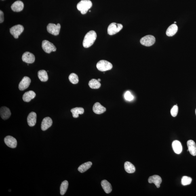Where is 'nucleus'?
I'll list each match as a JSON object with an SVG mask.
<instances>
[{"label":"nucleus","instance_id":"4468645a","mask_svg":"<svg viewBox=\"0 0 196 196\" xmlns=\"http://www.w3.org/2000/svg\"><path fill=\"white\" fill-rule=\"evenodd\" d=\"M0 115L2 119L4 120H6L9 119L11 115L10 110L9 108L3 106L0 109Z\"/></svg>","mask_w":196,"mask_h":196},{"label":"nucleus","instance_id":"dca6fc26","mask_svg":"<svg viewBox=\"0 0 196 196\" xmlns=\"http://www.w3.org/2000/svg\"><path fill=\"white\" fill-rule=\"evenodd\" d=\"M24 8V4L20 1H16L11 5V9L13 11L19 12L23 10Z\"/></svg>","mask_w":196,"mask_h":196},{"label":"nucleus","instance_id":"9b49d317","mask_svg":"<svg viewBox=\"0 0 196 196\" xmlns=\"http://www.w3.org/2000/svg\"><path fill=\"white\" fill-rule=\"evenodd\" d=\"M4 141L8 147L15 148L16 147L17 141L16 139L11 136H7L5 138Z\"/></svg>","mask_w":196,"mask_h":196},{"label":"nucleus","instance_id":"6ab92c4d","mask_svg":"<svg viewBox=\"0 0 196 196\" xmlns=\"http://www.w3.org/2000/svg\"><path fill=\"white\" fill-rule=\"evenodd\" d=\"M36 94L34 91H30L25 93L23 96V100L24 102H29L36 96Z\"/></svg>","mask_w":196,"mask_h":196},{"label":"nucleus","instance_id":"2eb2a0df","mask_svg":"<svg viewBox=\"0 0 196 196\" xmlns=\"http://www.w3.org/2000/svg\"><path fill=\"white\" fill-rule=\"evenodd\" d=\"M37 115L35 112H31L28 115L27 120L29 126L34 127L37 123Z\"/></svg>","mask_w":196,"mask_h":196},{"label":"nucleus","instance_id":"4be33fe9","mask_svg":"<svg viewBox=\"0 0 196 196\" xmlns=\"http://www.w3.org/2000/svg\"><path fill=\"white\" fill-rule=\"evenodd\" d=\"M102 186L103 189L106 193L109 194L112 191V188L111 184L107 180H104L101 182Z\"/></svg>","mask_w":196,"mask_h":196},{"label":"nucleus","instance_id":"9d476101","mask_svg":"<svg viewBox=\"0 0 196 196\" xmlns=\"http://www.w3.org/2000/svg\"><path fill=\"white\" fill-rule=\"evenodd\" d=\"M23 62L28 64H32L35 62V56L32 53L26 52L24 53L22 56Z\"/></svg>","mask_w":196,"mask_h":196},{"label":"nucleus","instance_id":"b1692460","mask_svg":"<svg viewBox=\"0 0 196 196\" xmlns=\"http://www.w3.org/2000/svg\"><path fill=\"white\" fill-rule=\"evenodd\" d=\"M92 165V163L91 162H85L80 166L78 169V170L81 173H84L90 168Z\"/></svg>","mask_w":196,"mask_h":196},{"label":"nucleus","instance_id":"7c9ffc66","mask_svg":"<svg viewBox=\"0 0 196 196\" xmlns=\"http://www.w3.org/2000/svg\"><path fill=\"white\" fill-rule=\"evenodd\" d=\"M178 111V106L177 105H175L171 110V114L173 117H176L177 115Z\"/></svg>","mask_w":196,"mask_h":196},{"label":"nucleus","instance_id":"393cba45","mask_svg":"<svg viewBox=\"0 0 196 196\" xmlns=\"http://www.w3.org/2000/svg\"><path fill=\"white\" fill-rule=\"evenodd\" d=\"M124 168L126 172L128 173H133L136 171V168L134 165L129 162H125Z\"/></svg>","mask_w":196,"mask_h":196},{"label":"nucleus","instance_id":"a211bd4d","mask_svg":"<svg viewBox=\"0 0 196 196\" xmlns=\"http://www.w3.org/2000/svg\"><path fill=\"white\" fill-rule=\"evenodd\" d=\"M188 151L193 156L196 155V146L195 143L192 140H188L187 142Z\"/></svg>","mask_w":196,"mask_h":196},{"label":"nucleus","instance_id":"f704fd0d","mask_svg":"<svg viewBox=\"0 0 196 196\" xmlns=\"http://www.w3.org/2000/svg\"><path fill=\"white\" fill-rule=\"evenodd\" d=\"M176 22H174V24H176Z\"/></svg>","mask_w":196,"mask_h":196},{"label":"nucleus","instance_id":"20e7f679","mask_svg":"<svg viewBox=\"0 0 196 196\" xmlns=\"http://www.w3.org/2000/svg\"><path fill=\"white\" fill-rule=\"evenodd\" d=\"M123 26L121 24L112 23L108 28V33L109 35H112L118 33L122 29Z\"/></svg>","mask_w":196,"mask_h":196},{"label":"nucleus","instance_id":"f257e3e1","mask_svg":"<svg viewBox=\"0 0 196 196\" xmlns=\"http://www.w3.org/2000/svg\"><path fill=\"white\" fill-rule=\"evenodd\" d=\"M97 38V34L94 31L92 30L86 34L83 41V46L85 48L90 47L94 44Z\"/></svg>","mask_w":196,"mask_h":196},{"label":"nucleus","instance_id":"f03ea898","mask_svg":"<svg viewBox=\"0 0 196 196\" xmlns=\"http://www.w3.org/2000/svg\"><path fill=\"white\" fill-rule=\"evenodd\" d=\"M92 6V2L90 0H82L77 4V7L81 14H85Z\"/></svg>","mask_w":196,"mask_h":196},{"label":"nucleus","instance_id":"0eeeda50","mask_svg":"<svg viewBox=\"0 0 196 196\" xmlns=\"http://www.w3.org/2000/svg\"><path fill=\"white\" fill-rule=\"evenodd\" d=\"M24 28L21 25L18 24L10 28V32L15 38L18 39L19 36L23 31Z\"/></svg>","mask_w":196,"mask_h":196},{"label":"nucleus","instance_id":"f8f14e48","mask_svg":"<svg viewBox=\"0 0 196 196\" xmlns=\"http://www.w3.org/2000/svg\"><path fill=\"white\" fill-rule=\"evenodd\" d=\"M52 124V119L49 117H46L43 120L41 124V129L43 131H45L50 127Z\"/></svg>","mask_w":196,"mask_h":196},{"label":"nucleus","instance_id":"39448f33","mask_svg":"<svg viewBox=\"0 0 196 196\" xmlns=\"http://www.w3.org/2000/svg\"><path fill=\"white\" fill-rule=\"evenodd\" d=\"M42 48L45 52L48 54H50L52 52H55L56 50V48L55 45L47 40H44L42 41Z\"/></svg>","mask_w":196,"mask_h":196},{"label":"nucleus","instance_id":"423d86ee","mask_svg":"<svg viewBox=\"0 0 196 196\" xmlns=\"http://www.w3.org/2000/svg\"><path fill=\"white\" fill-rule=\"evenodd\" d=\"M155 37L151 35L144 36L140 40L141 44L146 47L152 46L155 43Z\"/></svg>","mask_w":196,"mask_h":196},{"label":"nucleus","instance_id":"2f4dec72","mask_svg":"<svg viewBox=\"0 0 196 196\" xmlns=\"http://www.w3.org/2000/svg\"><path fill=\"white\" fill-rule=\"evenodd\" d=\"M125 98L126 100L128 101H131L134 100V96H133L129 91H127L124 95Z\"/></svg>","mask_w":196,"mask_h":196},{"label":"nucleus","instance_id":"cd10ccee","mask_svg":"<svg viewBox=\"0 0 196 196\" xmlns=\"http://www.w3.org/2000/svg\"><path fill=\"white\" fill-rule=\"evenodd\" d=\"M68 185V181L65 180L62 182L61 184L60 187V194L62 195H63L65 194L66 191H67Z\"/></svg>","mask_w":196,"mask_h":196},{"label":"nucleus","instance_id":"aec40b11","mask_svg":"<svg viewBox=\"0 0 196 196\" xmlns=\"http://www.w3.org/2000/svg\"><path fill=\"white\" fill-rule=\"evenodd\" d=\"M178 26L176 24L171 25L167 30L166 35L168 37H172L176 34L178 31Z\"/></svg>","mask_w":196,"mask_h":196},{"label":"nucleus","instance_id":"a878e982","mask_svg":"<svg viewBox=\"0 0 196 196\" xmlns=\"http://www.w3.org/2000/svg\"><path fill=\"white\" fill-rule=\"evenodd\" d=\"M38 77L41 81L46 82L48 79L47 72L44 70H40L38 72Z\"/></svg>","mask_w":196,"mask_h":196},{"label":"nucleus","instance_id":"c756f323","mask_svg":"<svg viewBox=\"0 0 196 196\" xmlns=\"http://www.w3.org/2000/svg\"><path fill=\"white\" fill-rule=\"evenodd\" d=\"M192 180V178L190 177L184 176L182 179V184L184 186L189 185L191 184Z\"/></svg>","mask_w":196,"mask_h":196},{"label":"nucleus","instance_id":"72a5a7b5","mask_svg":"<svg viewBox=\"0 0 196 196\" xmlns=\"http://www.w3.org/2000/svg\"><path fill=\"white\" fill-rule=\"evenodd\" d=\"M98 81H99V82L100 81H101V80L100 79H98Z\"/></svg>","mask_w":196,"mask_h":196},{"label":"nucleus","instance_id":"412c9836","mask_svg":"<svg viewBox=\"0 0 196 196\" xmlns=\"http://www.w3.org/2000/svg\"><path fill=\"white\" fill-rule=\"evenodd\" d=\"M172 148L175 153L177 154H180L182 150V147L181 143L178 141H174L172 143Z\"/></svg>","mask_w":196,"mask_h":196},{"label":"nucleus","instance_id":"ddd939ff","mask_svg":"<svg viewBox=\"0 0 196 196\" xmlns=\"http://www.w3.org/2000/svg\"><path fill=\"white\" fill-rule=\"evenodd\" d=\"M149 183L155 184L157 188L160 187V184L162 182V180L160 176L158 175H154L150 176L148 179Z\"/></svg>","mask_w":196,"mask_h":196},{"label":"nucleus","instance_id":"473e14b6","mask_svg":"<svg viewBox=\"0 0 196 196\" xmlns=\"http://www.w3.org/2000/svg\"><path fill=\"white\" fill-rule=\"evenodd\" d=\"M4 20V13L1 10L0 11V23H2Z\"/></svg>","mask_w":196,"mask_h":196},{"label":"nucleus","instance_id":"5701e85b","mask_svg":"<svg viewBox=\"0 0 196 196\" xmlns=\"http://www.w3.org/2000/svg\"><path fill=\"white\" fill-rule=\"evenodd\" d=\"M71 111L73 117L75 118H77L79 117V115H82L84 113V110L83 108L77 107L71 109Z\"/></svg>","mask_w":196,"mask_h":196},{"label":"nucleus","instance_id":"c9c22d12","mask_svg":"<svg viewBox=\"0 0 196 196\" xmlns=\"http://www.w3.org/2000/svg\"><path fill=\"white\" fill-rule=\"evenodd\" d=\"M195 114H196V109L195 110Z\"/></svg>","mask_w":196,"mask_h":196},{"label":"nucleus","instance_id":"c85d7f7f","mask_svg":"<svg viewBox=\"0 0 196 196\" xmlns=\"http://www.w3.org/2000/svg\"><path fill=\"white\" fill-rule=\"evenodd\" d=\"M69 80L73 84H77L79 82L78 77L77 74L72 73L70 74L69 77Z\"/></svg>","mask_w":196,"mask_h":196},{"label":"nucleus","instance_id":"6e6552de","mask_svg":"<svg viewBox=\"0 0 196 196\" xmlns=\"http://www.w3.org/2000/svg\"><path fill=\"white\" fill-rule=\"evenodd\" d=\"M60 28V24L56 25L53 23H49L47 26V30L49 34L57 36L59 34Z\"/></svg>","mask_w":196,"mask_h":196},{"label":"nucleus","instance_id":"7ed1b4c3","mask_svg":"<svg viewBox=\"0 0 196 196\" xmlns=\"http://www.w3.org/2000/svg\"><path fill=\"white\" fill-rule=\"evenodd\" d=\"M96 67L100 71L104 72L111 69L113 68V65L107 61L101 60L97 64Z\"/></svg>","mask_w":196,"mask_h":196},{"label":"nucleus","instance_id":"f3484780","mask_svg":"<svg viewBox=\"0 0 196 196\" xmlns=\"http://www.w3.org/2000/svg\"><path fill=\"white\" fill-rule=\"evenodd\" d=\"M93 110L95 113L100 115L104 113L106 111V109L100 103L97 102L93 106Z\"/></svg>","mask_w":196,"mask_h":196},{"label":"nucleus","instance_id":"1a4fd4ad","mask_svg":"<svg viewBox=\"0 0 196 196\" xmlns=\"http://www.w3.org/2000/svg\"><path fill=\"white\" fill-rule=\"evenodd\" d=\"M31 83V80L29 77H25L21 81L19 85V88L20 91H24L27 89Z\"/></svg>","mask_w":196,"mask_h":196},{"label":"nucleus","instance_id":"bb28decb","mask_svg":"<svg viewBox=\"0 0 196 196\" xmlns=\"http://www.w3.org/2000/svg\"><path fill=\"white\" fill-rule=\"evenodd\" d=\"M89 87L93 89H98L99 88L101 84L98 80L92 79L89 81L88 84Z\"/></svg>","mask_w":196,"mask_h":196}]
</instances>
